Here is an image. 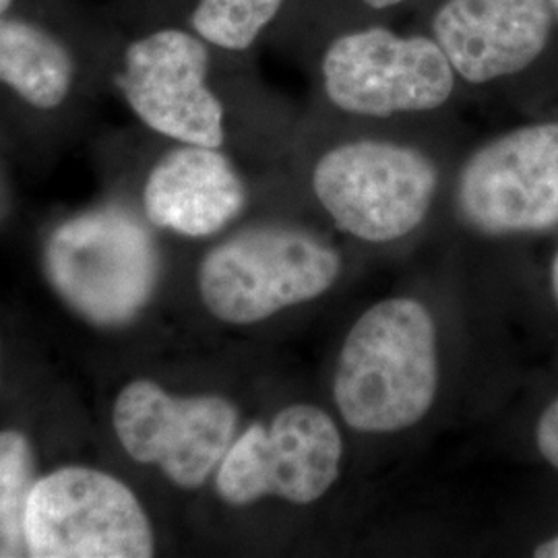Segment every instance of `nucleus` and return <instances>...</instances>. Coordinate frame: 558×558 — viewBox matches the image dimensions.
Wrapping results in <instances>:
<instances>
[{"label":"nucleus","instance_id":"1","mask_svg":"<svg viewBox=\"0 0 558 558\" xmlns=\"http://www.w3.org/2000/svg\"><path fill=\"white\" fill-rule=\"evenodd\" d=\"M439 389L437 325L424 302L380 300L350 327L339 350L333 399L343 422L364 435L416 426Z\"/></svg>","mask_w":558,"mask_h":558},{"label":"nucleus","instance_id":"2","mask_svg":"<svg viewBox=\"0 0 558 558\" xmlns=\"http://www.w3.org/2000/svg\"><path fill=\"white\" fill-rule=\"evenodd\" d=\"M44 274L77 317L114 329L154 299L160 253L135 211L106 203L60 221L44 244Z\"/></svg>","mask_w":558,"mask_h":558},{"label":"nucleus","instance_id":"3","mask_svg":"<svg viewBox=\"0 0 558 558\" xmlns=\"http://www.w3.org/2000/svg\"><path fill=\"white\" fill-rule=\"evenodd\" d=\"M341 274L338 251L317 234L260 223L221 240L199 265L205 308L228 325H255L320 299Z\"/></svg>","mask_w":558,"mask_h":558},{"label":"nucleus","instance_id":"4","mask_svg":"<svg viewBox=\"0 0 558 558\" xmlns=\"http://www.w3.org/2000/svg\"><path fill=\"white\" fill-rule=\"evenodd\" d=\"M211 50L184 25H151L117 36L108 77L129 110L161 137L221 149L226 110L211 87Z\"/></svg>","mask_w":558,"mask_h":558},{"label":"nucleus","instance_id":"5","mask_svg":"<svg viewBox=\"0 0 558 558\" xmlns=\"http://www.w3.org/2000/svg\"><path fill=\"white\" fill-rule=\"evenodd\" d=\"M439 186L435 161L391 141H350L313 170V191L341 232L387 244L414 232Z\"/></svg>","mask_w":558,"mask_h":558},{"label":"nucleus","instance_id":"6","mask_svg":"<svg viewBox=\"0 0 558 558\" xmlns=\"http://www.w3.org/2000/svg\"><path fill=\"white\" fill-rule=\"evenodd\" d=\"M32 558H147L156 536L147 511L122 480L89 465L40 476L27 505Z\"/></svg>","mask_w":558,"mask_h":558},{"label":"nucleus","instance_id":"7","mask_svg":"<svg viewBox=\"0 0 558 558\" xmlns=\"http://www.w3.org/2000/svg\"><path fill=\"white\" fill-rule=\"evenodd\" d=\"M341 459L336 420L319 405L292 403L234 439L216 470V493L232 507L265 497L313 505L338 482Z\"/></svg>","mask_w":558,"mask_h":558},{"label":"nucleus","instance_id":"8","mask_svg":"<svg viewBox=\"0 0 558 558\" xmlns=\"http://www.w3.org/2000/svg\"><path fill=\"white\" fill-rule=\"evenodd\" d=\"M329 101L356 117L428 112L451 98L456 71L435 38L368 27L331 41L323 57Z\"/></svg>","mask_w":558,"mask_h":558},{"label":"nucleus","instance_id":"9","mask_svg":"<svg viewBox=\"0 0 558 558\" xmlns=\"http://www.w3.org/2000/svg\"><path fill=\"white\" fill-rule=\"evenodd\" d=\"M239 408L216 393L174 396L151 379L131 380L112 405V426L126 456L158 465L182 490H197L236 439Z\"/></svg>","mask_w":558,"mask_h":558},{"label":"nucleus","instance_id":"10","mask_svg":"<svg viewBox=\"0 0 558 558\" xmlns=\"http://www.w3.org/2000/svg\"><path fill=\"white\" fill-rule=\"evenodd\" d=\"M458 209L490 236L558 226V122L519 126L476 149L459 172Z\"/></svg>","mask_w":558,"mask_h":558},{"label":"nucleus","instance_id":"11","mask_svg":"<svg viewBox=\"0 0 558 558\" xmlns=\"http://www.w3.org/2000/svg\"><path fill=\"white\" fill-rule=\"evenodd\" d=\"M114 29L77 15L62 0H27L0 15V92L38 114L73 100L92 57L112 50Z\"/></svg>","mask_w":558,"mask_h":558},{"label":"nucleus","instance_id":"12","mask_svg":"<svg viewBox=\"0 0 558 558\" xmlns=\"http://www.w3.org/2000/svg\"><path fill=\"white\" fill-rule=\"evenodd\" d=\"M548 0H447L433 38L468 83L515 75L538 59L550 36Z\"/></svg>","mask_w":558,"mask_h":558},{"label":"nucleus","instance_id":"13","mask_svg":"<svg viewBox=\"0 0 558 558\" xmlns=\"http://www.w3.org/2000/svg\"><path fill=\"white\" fill-rule=\"evenodd\" d=\"M141 201L151 226L205 239L239 218L248 193L221 149L177 143L147 172Z\"/></svg>","mask_w":558,"mask_h":558},{"label":"nucleus","instance_id":"14","mask_svg":"<svg viewBox=\"0 0 558 558\" xmlns=\"http://www.w3.org/2000/svg\"><path fill=\"white\" fill-rule=\"evenodd\" d=\"M38 478L29 437L17 428L0 430V558L29 557L25 518Z\"/></svg>","mask_w":558,"mask_h":558},{"label":"nucleus","instance_id":"15","mask_svg":"<svg viewBox=\"0 0 558 558\" xmlns=\"http://www.w3.org/2000/svg\"><path fill=\"white\" fill-rule=\"evenodd\" d=\"M286 0H195L186 25L223 52H246L278 17Z\"/></svg>","mask_w":558,"mask_h":558},{"label":"nucleus","instance_id":"16","mask_svg":"<svg viewBox=\"0 0 558 558\" xmlns=\"http://www.w3.org/2000/svg\"><path fill=\"white\" fill-rule=\"evenodd\" d=\"M536 447L542 459L558 472V398L550 401L539 414Z\"/></svg>","mask_w":558,"mask_h":558},{"label":"nucleus","instance_id":"17","mask_svg":"<svg viewBox=\"0 0 558 558\" xmlns=\"http://www.w3.org/2000/svg\"><path fill=\"white\" fill-rule=\"evenodd\" d=\"M534 557L536 558H558V534L553 538H546L539 542L538 546L534 548Z\"/></svg>","mask_w":558,"mask_h":558},{"label":"nucleus","instance_id":"18","mask_svg":"<svg viewBox=\"0 0 558 558\" xmlns=\"http://www.w3.org/2000/svg\"><path fill=\"white\" fill-rule=\"evenodd\" d=\"M550 290H553V299H555L558 308V253L553 259V265H550Z\"/></svg>","mask_w":558,"mask_h":558},{"label":"nucleus","instance_id":"19","mask_svg":"<svg viewBox=\"0 0 558 558\" xmlns=\"http://www.w3.org/2000/svg\"><path fill=\"white\" fill-rule=\"evenodd\" d=\"M27 0H0V15H7L15 9H20L21 4H25Z\"/></svg>","mask_w":558,"mask_h":558},{"label":"nucleus","instance_id":"20","mask_svg":"<svg viewBox=\"0 0 558 558\" xmlns=\"http://www.w3.org/2000/svg\"><path fill=\"white\" fill-rule=\"evenodd\" d=\"M364 4H368L371 9H389V7H396L401 4L403 0H362Z\"/></svg>","mask_w":558,"mask_h":558},{"label":"nucleus","instance_id":"21","mask_svg":"<svg viewBox=\"0 0 558 558\" xmlns=\"http://www.w3.org/2000/svg\"><path fill=\"white\" fill-rule=\"evenodd\" d=\"M548 4H550V9H553V13L558 17V0H548Z\"/></svg>","mask_w":558,"mask_h":558}]
</instances>
